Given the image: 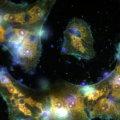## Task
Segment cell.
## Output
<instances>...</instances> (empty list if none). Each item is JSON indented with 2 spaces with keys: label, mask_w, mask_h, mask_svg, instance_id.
I'll return each instance as SVG.
<instances>
[{
  "label": "cell",
  "mask_w": 120,
  "mask_h": 120,
  "mask_svg": "<svg viewBox=\"0 0 120 120\" xmlns=\"http://www.w3.org/2000/svg\"><path fill=\"white\" fill-rule=\"evenodd\" d=\"M46 34L43 27L13 26L8 30L4 46L10 52L15 64L33 74L41 54L42 39Z\"/></svg>",
  "instance_id": "cell-1"
},
{
  "label": "cell",
  "mask_w": 120,
  "mask_h": 120,
  "mask_svg": "<svg viewBox=\"0 0 120 120\" xmlns=\"http://www.w3.org/2000/svg\"><path fill=\"white\" fill-rule=\"evenodd\" d=\"M49 120H90L80 86L64 82L50 87Z\"/></svg>",
  "instance_id": "cell-2"
},
{
  "label": "cell",
  "mask_w": 120,
  "mask_h": 120,
  "mask_svg": "<svg viewBox=\"0 0 120 120\" xmlns=\"http://www.w3.org/2000/svg\"><path fill=\"white\" fill-rule=\"evenodd\" d=\"M61 53L90 60L95 56V41L87 23L75 18L69 22L64 34Z\"/></svg>",
  "instance_id": "cell-3"
},
{
  "label": "cell",
  "mask_w": 120,
  "mask_h": 120,
  "mask_svg": "<svg viewBox=\"0 0 120 120\" xmlns=\"http://www.w3.org/2000/svg\"><path fill=\"white\" fill-rule=\"evenodd\" d=\"M109 76V75L99 82L92 84L90 90L82 94L84 98L87 109H91L98 101L105 98L109 93L111 83Z\"/></svg>",
  "instance_id": "cell-4"
},
{
  "label": "cell",
  "mask_w": 120,
  "mask_h": 120,
  "mask_svg": "<svg viewBox=\"0 0 120 120\" xmlns=\"http://www.w3.org/2000/svg\"><path fill=\"white\" fill-rule=\"evenodd\" d=\"M112 101L103 98L98 101L93 107V109L90 112V119L100 117L108 119Z\"/></svg>",
  "instance_id": "cell-5"
},
{
  "label": "cell",
  "mask_w": 120,
  "mask_h": 120,
  "mask_svg": "<svg viewBox=\"0 0 120 120\" xmlns=\"http://www.w3.org/2000/svg\"><path fill=\"white\" fill-rule=\"evenodd\" d=\"M7 31L0 25V43L4 45L6 43Z\"/></svg>",
  "instance_id": "cell-6"
},
{
  "label": "cell",
  "mask_w": 120,
  "mask_h": 120,
  "mask_svg": "<svg viewBox=\"0 0 120 120\" xmlns=\"http://www.w3.org/2000/svg\"><path fill=\"white\" fill-rule=\"evenodd\" d=\"M112 84L120 85V75L116 74V76L112 80Z\"/></svg>",
  "instance_id": "cell-7"
},
{
  "label": "cell",
  "mask_w": 120,
  "mask_h": 120,
  "mask_svg": "<svg viewBox=\"0 0 120 120\" xmlns=\"http://www.w3.org/2000/svg\"><path fill=\"white\" fill-rule=\"evenodd\" d=\"M117 57L120 61V45L119 46V49H118V53L117 54Z\"/></svg>",
  "instance_id": "cell-8"
}]
</instances>
